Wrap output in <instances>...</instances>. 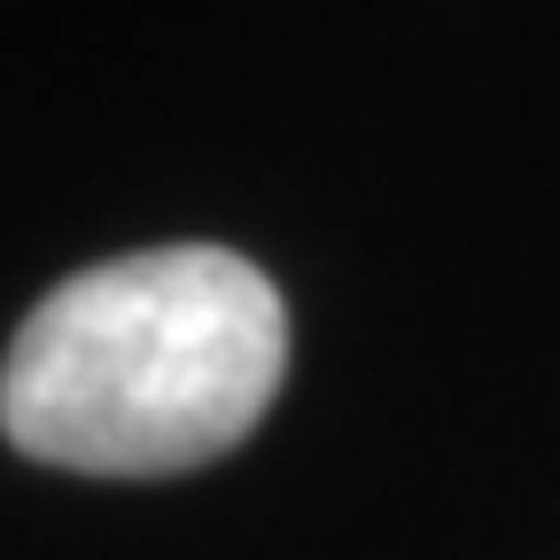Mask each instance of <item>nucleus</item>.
Listing matches in <instances>:
<instances>
[{
    "label": "nucleus",
    "instance_id": "obj_1",
    "mask_svg": "<svg viewBox=\"0 0 560 560\" xmlns=\"http://www.w3.org/2000/svg\"><path fill=\"white\" fill-rule=\"evenodd\" d=\"M289 374V304L219 242L70 272L0 359V429L70 475H187L234 452Z\"/></svg>",
    "mask_w": 560,
    "mask_h": 560
}]
</instances>
